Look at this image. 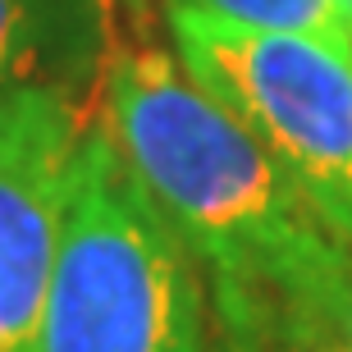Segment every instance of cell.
Masks as SVG:
<instances>
[{"label":"cell","instance_id":"277c9868","mask_svg":"<svg viewBox=\"0 0 352 352\" xmlns=\"http://www.w3.org/2000/svg\"><path fill=\"white\" fill-rule=\"evenodd\" d=\"M91 119L74 87L0 91V352H32Z\"/></svg>","mask_w":352,"mask_h":352},{"label":"cell","instance_id":"3957f363","mask_svg":"<svg viewBox=\"0 0 352 352\" xmlns=\"http://www.w3.org/2000/svg\"><path fill=\"white\" fill-rule=\"evenodd\" d=\"M179 65L288 174L311 215L352 248V51L170 14Z\"/></svg>","mask_w":352,"mask_h":352},{"label":"cell","instance_id":"52a82bcc","mask_svg":"<svg viewBox=\"0 0 352 352\" xmlns=\"http://www.w3.org/2000/svg\"><path fill=\"white\" fill-rule=\"evenodd\" d=\"M170 14H201V19H220L252 32H298V37L352 51L334 0H170Z\"/></svg>","mask_w":352,"mask_h":352},{"label":"cell","instance_id":"9c48e42d","mask_svg":"<svg viewBox=\"0 0 352 352\" xmlns=\"http://www.w3.org/2000/svg\"><path fill=\"white\" fill-rule=\"evenodd\" d=\"M339 5V19H343V28H348V41H352V0H334Z\"/></svg>","mask_w":352,"mask_h":352},{"label":"cell","instance_id":"7a4b0ae2","mask_svg":"<svg viewBox=\"0 0 352 352\" xmlns=\"http://www.w3.org/2000/svg\"><path fill=\"white\" fill-rule=\"evenodd\" d=\"M32 352H206L201 261L91 119Z\"/></svg>","mask_w":352,"mask_h":352},{"label":"cell","instance_id":"6da1fadb","mask_svg":"<svg viewBox=\"0 0 352 352\" xmlns=\"http://www.w3.org/2000/svg\"><path fill=\"white\" fill-rule=\"evenodd\" d=\"M101 124L142 192L210 270L215 298L265 288L325 229L270 151L160 46L115 60Z\"/></svg>","mask_w":352,"mask_h":352},{"label":"cell","instance_id":"ba28073f","mask_svg":"<svg viewBox=\"0 0 352 352\" xmlns=\"http://www.w3.org/2000/svg\"><path fill=\"white\" fill-rule=\"evenodd\" d=\"M215 320H220L215 352H334L270 293H243V298L215 302Z\"/></svg>","mask_w":352,"mask_h":352},{"label":"cell","instance_id":"8992f818","mask_svg":"<svg viewBox=\"0 0 352 352\" xmlns=\"http://www.w3.org/2000/svg\"><path fill=\"white\" fill-rule=\"evenodd\" d=\"M252 293H270L325 348L352 352V248L329 229H316L284 261V270Z\"/></svg>","mask_w":352,"mask_h":352},{"label":"cell","instance_id":"5b68a950","mask_svg":"<svg viewBox=\"0 0 352 352\" xmlns=\"http://www.w3.org/2000/svg\"><path fill=\"white\" fill-rule=\"evenodd\" d=\"M101 41V0H0V91L74 87Z\"/></svg>","mask_w":352,"mask_h":352}]
</instances>
